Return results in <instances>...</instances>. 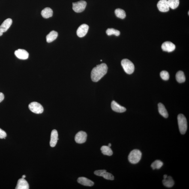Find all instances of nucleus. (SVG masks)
I'll return each mask as SVG.
<instances>
[{
  "instance_id": "1",
  "label": "nucleus",
  "mask_w": 189,
  "mask_h": 189,
  "mask_svg": "<svg viewBox=\"0 0 189 189\" xmlns=\"http://www.w3.org/2000/svg\"><path fill=\"white\" fill-rule=\"evenodd\" d=\"M108 70L107 66L104 63L97 65L91 71V79L94 82L98 81L106 74Z\"/></svg>"
},
{
  "instance_id": "2",
  "label": "nucleus",
  "mask_w": 189,
  "mask_h": 189,
  "mask_svg": "<svg viewBox=\"0 0 189 189\" xmlns=\"http://www.w3.org/2000/svg\"><path fill=\"white\" fill-rule=\"evenodd\" d=\"M178 121L180 133L182 135L185 134L187 129L186 118L182 114H180L178 116Z\"/></svg>"
},
{
  "instance_id": "3",
  "label": "nucleus",
  "mask_w": 189,
  "mask_h": 189,
  "mask_svg": "<svg viewBox=\"0 0 189 189\" xmlns=\"http://www.w3.org/2000/svg\"><path fill=\"white\" fill-rule=\"evenodd\" d=\"M142 154L140 150L136 149L131 151L129 154L128 160L130 163L136 164L140 161Z\"/></svg>"
},
{
  "instance_id": "4",
  "label": "nucleus",
  "mask_w": 189,
  "mask_h": 189,
  "mask_svg": "<svg viewBox=\"0 0 189 189\" xmlns=\"http://www.w3.org/2000/svg\"><path fill=\"white\" fill-rule=\"evenodd\" d=\"M121 65L126 73L131 74L134 71V64L131 61L127 59H123L121 61Z\"/></svg>"
},
{
  "instance_id": "5",
  "label": "nucleus",
  "mask_w": 189,
  "mask_h": 189,
  "mask_svg": "<svg viewBox=\"0 0 189 189\" xmlns=\"http://www.w3.org/2000/svg\"><path fill=\"white\" fill-rule=\"evenodd\" d=\"M28 107L30 110L33 113L40 114L43 112V108L41 105L37 102H33L29 105Z\"/></svg>"
},
{
  "instance_id": "6",
  "label": "nucleus",
  "mask_w": 189,
  "mask_h": 189,
  "mask_svg": "<svg viewBox=\"0 0 189 189\" xmlns=\"http://www.w3.org/2000/svg\"><path fill=\"white\" fill-rule=\"evenodd\" d=\"M87 6L86 1H81L73 3V9L76 12L80 13L85 10Z\"/></svg>"
},
{
  "instance_id": "7",
  "label": "nucleus",
  "mask_w": 189,
  "mask_h": 189,
  "mask_svg": "<svg viewBox=\"0 0 189 189\" xmlns=\"http://www.w3.org/2000/svg\"><path fill=\"white\" fill-rule=\"evenodd\" d=\"M12 20L10 18L6 19L0 26V36L2 35L3 33L6 32L11 26Z\"/></svg>"
},
{
  "instance_id": "8",
  "label": "nucleus",
  "mask_w": 189,
  "mask_h": 189,
  "mask_svg": "<svg viewBox=\"0 0 189 189\" xmlns=\"http://www.w3.org/2000/svg\"><path fill=\"white\" fill-rule=\"evenodd\" d=\"M87 138L86 133L83 131H80L76 134L75 140L77 143L82 144L86 142Z\"/></svg>"
},
{
  "instance_id": "9",
  "label": "nucleus",
  "mask_w": 189,
  "mask_h": 189,
  "mask_svg": "<svg viewBox=\"0 0 189 189\" xmlns=\"http://www.w3.org/2000/svg\"><path fill=\"white\" fill-rule=\"evenodd\" d=\"M157 7L159 10L161 12H167L169 10L167 0H160L158 3Z\"/></svg>"
},
{
  "instance_id": "10",
  "label": "nucleus",
  "mask_w": 189,
  "mask_h": 189,
  "mask_svg": "<svg viewBox=\"0 0 189 189\" xmlns=\"http://www.w3.org/2000/svg\"><path fill=\"white\" fill-rule=\"evenodd\" d=\"M89 27L86 24H83L78 28L77 34L79 37H82L85 36L87 33Z\"/></svg>"
},
{
  "instance_id": "11",
  "label": "nucleus",
  "mask_w": 189,
  "mask_h": 189,
  "mask_svg": "<svg viewBox=\"0 0 189 189\" xmlns=\"http://www.w3.org/2000/svg\"><path fill=\"white\" fill-rule=\"evenodd\" d=\"M161 48L164 51L171 52L175 50V46L172 42L166 41L162 45Z\"/></svg>"
},
{
  "instance_id": "12",
  "label": "nucleus",
  "mask_w": 189,
  "mask_h": 189,
  "mask_svg": "<svg viewBox=\"0 0 189 189\" xmlns=\"http://www.w3.org/2000/svg\"><path fill=\"white\" fill-rule=\"evenodd\" d=\"M14 54L16 57L21 60L27 59L29 56V54L24 49H18L15 51Z\"/></svg>"
},
{
  "instance_id": "13",
  "label": "nucleus",
  "mask_w": 189,
  "mask_h": 189,
  "mask_svg": "<svg viewBox=\"0 0 189 189\" xmlns=\"http://www.w3.org/2000/svg\"><path fill=\"white\" fill-rule=\"evenodd\" d=\"M111 107L112 110L115 112L122 113L126 111V108L118 104L116 102L113 100L111 103Z\"/></svg>"
},
{
  "instance_id": "14",
  "label": "nucleus",
  "mask_w": 189,
  "mask_h": 189,
  "mask_svg": "<svg viewBox=\"0 0 189 189\" xmlns=\"http://www.w3.org/2000/svg\"><path fill=\"white\" fill-rule=\"evenodd\" d=\"M58 135L57 131L56 130H52L51 134V140L50 142V146L54 147L56 146L58 140Z\"/></svg>"
},
{
  "instance_id": "15",
  "label": "nucleus",
  "mask_w": 189,
  "mask_h": 189,
  "mask_svg": "<svg viewBox=\"0 0 189 189\" xmlns=\"http://www.w3.org/2000/svg\"><path fill=\"white\" fill-rule=\"evenodd\" d=\"M16 189H29V184L24 178H20L18 180Z\"/></svg>"
},
{
  "instance_id": "16",
  "label": "nucleus",
  "mask_w": 189,
  "mask_h": 189,
  "mask_svg": "<svg viewBox=\"0 0 189 189\" xmlns=\"http://www.w3.org/2000/svg\"><path fill=\"white\" fill-rule=\"evenodd\" d=\"M77 182L82 185L87 186H92L94 184L93 181L84 177H81L78 178Z\"/></svg>"
},
{
  "instance_id": "17",
  "label": "nucleus",
  "mask_w": 189,
  "mask_h": 189,
  "mask_svg": "<svg viewBox=\"0 0 189 189\" xmlns=\"http://www.w3.org/2000/svg\"><path fill=\"white\" fill-rule=\"evenodd\" d=\"M53 14V11L49 7H46L42 10L41 14L45 18H49L52 17Z\"/></svg>"
},
{
  "instance_id": "18",
  "label": "nucleus",
  "mask_w": 189,
  "mask_h": 189,
  "mask_svg": "<svg viewBox=\"0 0 189 189\" xmlns=\"http://www.w3.org/2000/svg\"><path fill=\"white\" fill-rule=\"evenodd\" d=\"M58 36V33L54 31L51 32L46 37V41L48 43L51 42L56 39Z\"/></svg>"
},
{
  "instance_id": "19",
  "label": "nucleus",
  "mask_w": 189,
  "mask_h": 189,
  "mask_svg": "<svg viewBox=\"0 0 189 189\" xmlns=\"http://www.w3.org/2000/svg\"><path fill=\"white\" fill-rule=\"evenodd\" d=\"M163 183L165 186L169 188L173 187L175 184L173 178L171 176H167L166 178H163Z\"/></svg>"
},
{
  "instance_id": "20",
  "label": "nucleus",
  "mask_w": 189,
  "mask_h": 189,
  "mask_svg": "<svg viewBox=\"0 0 189 189\" xmlns=\"http://www.w3.org/2000/svg\"><path fill=\"white\" fill-rule=\"evenodd\" d=\"M158 111L160 114L165 118H167L169 116L168 112L164 105L161 103L158 104Z\"/></svg>"
},
{
  "instance_id": "21",
  "label": "nucleus",
  "mask_w": 189,
  "mask_h": 189,
  "mask_svg": "<svg viewBox=\"0 0 189 189\" xmlns=\"http://www.w3.org/2000/svg\"><path fill=\"white\" fill-rule=\"evenodd\" d=\"M176 79L178 83H182L185 82L186 78L183 72L178 71L176 74Z\"/></svg>"
},
{
  "instance_id": "22",
  "label": "nucleus",
  "mask_w": 189,
  "mask_h": 189,
  "mask_svg": "<svg viewBox=\"0 0 189 189\" xmlns=\"http://www.w3.org/2000/svg\"><path fill=\"white\" fill-rule=\"evenodd\" d=\"M100 150L105 155L111 156L113 154V152L110 147L107 146H103L101 147Z\"/></svg>"
},
{
  "instance_id": "23",
  "label": "nucleus",
  "mask_w": 189,
  "mask_h": 189,
  "mask_svg": "<svg viewBox=\"0 0 189 189\" xmlns=\"http://www.w3.org/2000/svg\"><path fill=\"white\" fill-rule=\"evenodd\" d=\"M115 14L117 17L121 19H124L126 17L125 12L121 9H116L115 10Z\"/></svg>"
},
{
  "instance_id": "24",
  "label": "nucleus",
  "mask_w": 189,
  "mask_h": 189,
  "mask_svg": "<svg viewBox=\"0 0 189 189\" xmlns=\"http://www.w3.org/2000/svg\"><path fill=\"white\" fill-rule=\"evenodd\" d=\"M169 8L175 9L177 8L179 4V0H167Z\"/></svg>"
},
{
  "instance_id": "25",
  "label": "nucleus",
  "mask_w": 189,
  "mask_h": 189,
  "mask_svg": "<svg viewBox=\"0 0 189 189\" xmlns=\"http://www.w3.org/2000/svg\"><path fill=\"white\" fill-rule=\"evenodd\" d=\"M163 162L159 160H156L153 162L151 165V167L153 169H159L163 166Z\"/></svg>"
},
{
  "instance_id": "26",
  "label": "nucleus",
  "mask_w": 189,
  "mask_h": 189,
  "mask_svg": "<svg viewBox=\"0 0 189 189\" xmlns=\"http://www.w3.org/2000/svg\"><path fill=\"white\" fill-rule=\"evenodd\" d=\"M106 33L107 35L109 36L114 35L116 36H118L120 34L119 31L114 28H108L106 30Z\"/></svg>"
},
{
  "instance_id": "27",
  "label": "nucleus",
  "mask_w": 189,
  "mask_h": 189,
  "mask_svg": "<svg viewBox=\"0 0 189 189\" xmlns=\"http://www.w3.org/2000/svg\"><path fill=\"white\" fill-rule=\"evenodd\" d=\"M102 177H103L105 179L111 180H112L114 179L113 175L112 174L106 172V171L103 173Z\"/></svg>"
},
{
  "instance_id": "28",
  "label": "nucleus",
  "mask_w": 189,
  "mask_h": 189,
  "mask_svg": "<svg viewBox=\"0 0 189 189\" xmlns=\"http://www.w3.org/2000/svg\"><path fill=\"white\" fill-rule=\"evenodd\" d=\"M160 76L163 80H167L169 79V73L166 71H163L160 73Z\"/></svg>"
},
{
  "instance_id": "29",
  "label": "nucleus",
  "mask_w": 189,
  "mask_h": 189,
  "mask_svg": "<svg viewBox=\"0 0 189 189\" xmlns=\"http://www.w3.org/2000/svg\"><path fill=\"white\" fill-rule=\"evenodd\" d=\"M7 136V133L5 131L0 128V139L5 138Z\"/></svg>"
},
{
  "instance_id": "30",
  "label": "nucleus",
  "mask_w": 189,
  "mask_h": 189,
  "mask_svg": "<svg viewBox=\"0 0 189 189\" xmlns=\"http://www.w3.org/2000/svg\"><path fill=\"white\" fill-rule=\"evenodd\" d=\"M106 171V170H97L94 171V175H97V176L102 177L103 173Z\"/></svg>"
},
{
  "instance_id": "31",
  "label": "nucleus",
  "mask_w": 189,
  "mask_h": 189,
  "mask_svg": "<svg viewBox=\"0 0 189 189\" xmlns=\"http://www.w3.org/2000/svg\"><path fill=\"white\" fill-rule=\"evenodd\" d=\"M4 96L3 94L2 93H0V102H2L4 99Z\"/></svg>"
},
{
  "instance_id": "32",
  "label": "nucleus",
  "mask_w": 189,
  "mask_h": 189,
  "mask_svg": "<svg viewBox=\"0 0 189 189\" xmlns=\"http://www.w3.org/2000/svg\"><path fill=\"white\" fill-rule=\"evenodd\" d=\"M167 175H163V178H165L167 177Z\"/></svg>"
},
{
  "instance_id": "33",
  "label": "nucleus",
  "mask_w": 189,
  "mask_h": 189,
  "mask_svg": "<svg viewBox=\"0 0 189 189\" xmlns=\"http://www.w3.org/2000/svg\"><path fill=\"white\" fill-rule=\"evenodd\" d=\"M25 177H26V175H22V178H24Z\"/></svg>"
},
{
  "instance_id": "34",
  "label": "nucleus",
  "mask_w": 189,
  "mask_h": 189,
  "mask_svg": "<svg viewBox=\"0 0 189 189\" xmlns=\"http://www.w3.org/2000/svg\"><path fill=\"white\" fill-rule=\"evenodd\" d=\"M111 146H112V144H111L110 143H109L108 144V146L109 147H110Z\"/></svg>"
},
{
  "instance_id": "35",
  "label": "nucleus",
  "mask_w": 189,
  "mask_h": 189,
  "mask_svg": "<svg viewBox=\"0 0 189 189\" xmlns=\"http://www.w3.org/2000/svg\"><path fill=\"white\" fill-rule=\"evenodd\" d=\"M102 61V60H100V61Z\"/></svg>"
}]
</instances>
